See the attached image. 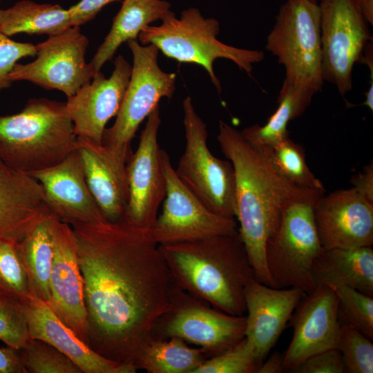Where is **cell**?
<instances>
[{
    "mask_svg": "<svg viewBox=\"0 0 373 373\" xmlns=\"http://www.w3.org/2000/svg\"><path fill=\"white\" fill-rule=\"evenodd\" d=\"M166 180L162 213L150 229L158 245L203 239L238 231L234 218L211 211L180 180L167 153L160 149Z\"/></svg>",
    "mask_w": 373,
    "mask_h": 373,
    "instance_id": "obj_12",
    "label": "cell"
},
{
    "mask_svg": "<svg viewBox=\"0 0 373 373\" xmlns=\"http://www.w3.org/2000/svg\"><path fill=\"white\" fill-rule=\"evenodd\" d=\"M284 372V353L278 351L273 352L265 358L256 373H280Z\"/></svg>",
    "mask_w": 373,
    "mask_h": 373,
    "instance_id": "obj_42",
    "label": "cell"
},
{
    "mask_svg": "<svg viewBox=\"0 0 373 373\" xmlns=\"http://www.w3.org/2000/svg\"><path fill=\"white\" fill-rule=\"evenodd\" d=\"M36 52V45L14 41L0 32V91L12 84L10 74L17 61L35 56Z\"/></svg>",
    "mask_w": 373,
    "mask_h": 373,
    "instance_id": "obj_37",
    "label": "cell"
},
{
    "mask_svg": "<svg viewBox=\"0 0 373 373\" xmlns=\"http://www.w3.org/2000/svg\"><path fill=\"white\" fill-rule=\"evenodd\" d=\"M161 124L160 106L147 117L135 152L130 155L126 171L128 199L124 219L142 229H151L166 195V180L160 156L157 134Z\"/></svg>",
    "mask_w": 373,
    "mask_h": 373,
    "instance_id": "obj_14",
    "label": "cell"
},
{
    "mask_svg": "<svg viewBox=\"0 0 373 373\" xmlns=\"http://www.w3.org/2000/svg\"><path fill=\"white\" fill-rule=\"evenodd\" d=\"M133 55L131 77L114 124L106 128L102 143L114 148H129L141 123L159 106L171 99L175 90L176 74L159 66V50L153 44L127 41Z\"/></svg>",
    "mask_w": 373,
    "mask_h": 373,
    "instance_id": "obj_10",
    "label": "cell"
},
{
    "mask_svg": "<svg viewBox=\"0 0 373 373\" xmlns=\"http://www.w3.org/2000/svg\"><path fill=\"white\" fill-rule=\"evenodd\" d=\"M88 186L104 218H124L128 199L126 164L130 148H114L77 137L76 147Z\"/></svg>",
    "mask_w": 373,
    "mask_h": 373,
    "instance_id": "obj_20",
    "label": "cell"
},
{
    "mask_svg": "<svg viewBox=\"0 0 373 373\" xmlns=\"http://www.w3.org/2000/svg\"><path fill=\"white\" fill-rule=\"evenodd\" d=\"M30 338L21 301L0 292V341L19 350Z\"/></svg>",
    "mask_w": 373,
    "mask_h": 373,
    "instance_id": "obj_36",
    "label": "cell"
},
{
    "mask_svg": "<svg viewBox=\"0 0 373 373\" xmlns=\"http://www.w3.org/2000/svg\"><path fill=\"white\" fill-rule=\"evenodd\" d=\"M337 298L341 325L356 329L373 339V297L347 286L330 287Z\"/></svg>",
    "mask_w": 373,
    "mask_h": 373,
    "instance_id": "obj_31",
    "label": "cell"
},
{
    "mask_svg": "<svg viewBox=\"0 0 373 373\" xmlns=\"http://www.w3.org/2000/svg\"><path fill=\"white\" fill-rule=\"evenodd\" d=\"M323 249L372 247L373 202L353 187L324 194L313 207Z\"/></svg>",
    "mask_w": 373,
    "mask_h": 373,
    "instance_id": "obj_16",
    "label": "cell"
},
{
    "mask_svg": "<svg viewBox=\"0 0 373 373\" xmlns=\"http://www.w3.org/2000/svg\"><path fill=\"white\" fill-rule=\"evenodd\" d=\"M159 249L178 287L227 314L246 313L245 289L255 276L238 231Z\"/></svg>",
    "mask_w": 373,
    "mask_h": 373,
    "instance_id": "obj_3",
    "label": "cell"
},
{
    "mask_svg": "<svg viewBox=\"0 0 373 373\" xmlns=\"http://www.w3.org/2000/svg\"><path fill=\"white\" fill-rule=\"evenodd\" d=\"M336 348L341 354L345 372H373V344L363 334L341 325Z\"/></svg>",
    "mask_w": 373,
    "mask_h": 373,
    "instance_id": "obj_35",
    "label": "cell"
},
{
    "mask_svg": "<svg viewBox=\"0 0 373 373\" xmlns=\"http://www.w3.org/2000/svg\"><path fill=\"white\" fill-rule=\"evenodd\" d=\"M262 362L245 337L223 352L207 358L193 373H256Z\"/></svg>",
    "mask_w": 373,
    "mask_h": 373,
    "instance_id": "obj_33",
    "label": "cell"
},
{
    "mask_svg": "<svg viewBox=\"0 0 373 373\" xmlns=\"http://www.w3.org/2000/svg\"><path fill=\"white\" fill-rule=\"evenodd\" d=\"M316 201H300L289 206L267 240L265 260L274 287H294L309 293L316 287L312 267L323 249L313 216Z\"/></svg>",
    "mask_w": 373,
    "mask_h": 373,
    "instance_id": "obj_8",
    "label": "cell"
},
{
    "mask_svg": "<svg viewBox=\"0 0 373 373\" xmlns=\"http://www.w3.org/2000/svg\"><path fill=\"white\" fill-rule=\"evenodd\" d=\"M119 0H81L69 8L71 25L80 27L93 19L106 5Z\"/></svg>",
    "mask_w": 373,
    "mask_h": 373,
    "instance_id": "obj_39",
    "label": "cell"
},
{
    "mask_svg": "<svg viewBox=\"0 0 373 373\" xmlns=\"http://www.w3.org/2000/svg\"><path fill=\"white\" fill-rule=\"evenodd\" d=\"M304 294L298 288L270 287L255 278L245 287V338L262 363L286 328Z\"/></svg>",
    "mask_w": 373,
    "mask_h": 373,
    "instance_id": "obj_21",
    "label": "cell"
},
{
    "mask_svg": "<svg viewBox=\"0 0 373 373\" xmlns=\"http://www.w3.org/2000/svg\"><path fill=\"white\" fill-rule=\"evenodd\" d=\"M358 7L369 24H373V0H356Z\"/></svg>",
    "mask_w": 373,
    "mask_h": 373,
    "instance_id": "obj_43",
    "label": "cell"
},
{
    "mask_svg": "<svg viewBox=\"0 0 373 373\" xmlns=\"http://www.w3.org/2000/svg\"><path fill=\"white\" fill-rule=\"evenodd\" d=\"M57 218L50 216L16 243L31 294L50 303V278L54 256V227Z\"/></svg>",
    "mask_w": 373,
    "mask_h": 373,
    "instance_id": "obj_26",
    "label": "cell"
},
{
    "mask_svg": "<svg viewBox=\"0 0 373 373\" xmlns=\"http://www.w3.org/2000/svg\"><path fill=\"white\" fill-rule=\"evenodd\" d=\"M51 215L39 182L0 159V240L17 243Z\"/></svg>",
    "mask_w": 373,
    "mask_h": 373,
    "instance_id": "obj_23",
    "label": "cell"
},
{
    "mask_svg": "<svg viewBox=\"0 0 373 373\" xmlns=\"http://www.w3.org/2000/svg\"><path fill=\"white\" fill-rule=\"evenodd\" d=\"M246 316L214 308L173 283L166 311L157 320L153 339L179 338L203 349L208 358L218 355L245 337Z\"/></svg>",
    "mask_w": 373,
    "mask_h": 373,
    "instance_id": "obj_9",
    "label": "cell"
},
{
    "mask_svg": "<svg viewBox=\"0 0 373 373\" xmlns=\"http://www.w3.org/2000/svg\"><path fill=\"white\" fill-rule=\"evenodd\" d=\"M70 27L68 10L58 4L23 0L10 8H0V32L9 37L19 33L49 37Z\"/></svg>",
    "mask_w": 373,
    "mask_h": 373,
    "instance_id": "obj_28",
    "label": "cell"
},
{
    "mask_svg": "<svg viewBox=\"0 0 373 373\" xmlns=\"http://www.w3.org/2000/svg\"><path fill=\"white\" fill-rule=\"evenodd\" d=\"M217 139L236 176V217L256 280L274 287L265 260L267 239L285 210L305 200H317L325 191L303 188L283 177L241 131L220 120Z\"/></svg>",
    "mask_w": 373,
    "mask_h": 373,
    "instance_id": "obj_2",
    "label": "cell"
},
{
    "mask_svg": "<svg viewBox=\"0 0 373 373\" xmlns=\"http://www.w3.org/2000/svg\"><path fill=\"white\" fill-rule=\"evenodd\" d=\"M71 227L84 280L88 345L135 367L168 309L173 285L159 245L150 229L124 218Z\"/></svg>",
    "mask_w": 373,
    "mask_h": 373,
    "instance_id": "obj_1",
    "label": "cell"
},
{
    "mask_svg": "<svg viewBox=\"0 0 373 373\" xmlns=\"http://www.w3.org/2000/svg\"><path fill=\"white\" fill-rule=\"evenodd\" d=\"M316 93L284 80L277 99L278 107L265 124L244 128V138L257 149L272 146L289 137V122L302 115Z\"/></svg>",
    "mask_w": 373,
    "mask_h": 373,
    "instance_id": "obj_27",
    "label": "cell"
},
{
    "mask_svg": "<svg viewBox=\"0 0 373 373\" xmlns=\"http://www.w3.org/2000/svg\"><path fill=\"white\" fill-rule=\"evenodd\" d=\"M50 291L52 309L88 345V314L76 239L71 226L58 219L54 227Z\"/></svg>",
    "mask_w": 373,
    "mask_h": 373,
    "instance_id": "obj_17",
    "label": "cell"
},
{
    "mask_svg": "<svg viewBox=\"0 0 373 373\" xmlns=\"http://www.w3.org/2000/svg\"><path fill=\"white\" fill-rule=\"evenodd\" d=\"M132 65L122 56L114 61V69L106 78L99 70L65 102L77 137L102 143L108 121L116 116L131 77Z\"/></svg>",
    "mask_w": 373,
    "mask_h": 373,
    "instance_id": "obj_18",
    "label": "cell"
},
{
    "mask_svg": "<svg viewBox=\"0 0 373 373\" xmlns=\"http://www.w3.org/2000/svg\"><path fill=\"white\" fill-rule=\"evenodd\" d=\"M161 21L159 26L149 25L142 30L138 36L142 45L153 44L169 58L202 66L219 93L221 84L213 69L216 59L232 61L251 74L253 65L265 58L262 50L236 48L219 41L218 21L204 18L196 8L184 10L180 18L171 11Z\"/></svg>",
    "mask_w": 373,
    "mask_h": 373,
    "instance_id": "obj_5",
    "label": "cell"
},
{
    "mask_svg": "<svg viewBox=\"0 0 373 373\" xmlns=\"http://www.w3.org/2000/svg\"><path fill=\"white\" fill-rule=\"evenodd\" d=\"M265 48L285 67V80L316 93L321 91L324 79L318 1L285 0Z\"/></svg>",
    "mask_w": 373,
    "mask_h": 373,
    "instance_id": "obj_6",
    "label": "cell"
},
{
    "mask_svg": "<svg viewBox=\"0 0 373 373\" xmlns=\"http://www.w3.org/2000/svg\"><path fill=\"white\" fill-rule=\"evenodd\" d=\"M352 187L371 202H373V161L365 165L361 171L353 175L350 180Z\"/></svg>",
    "mask_w": 373,
    "mask_h": 373,
    "instance_id": "obj_40",
    "label": "cell"
},
{
    "mask_svg": "<svg viewBox=\"0 0 373 373\" xmlns=\"http://www.w3.org/2000/svg\"><path fill=\"white\" fill-rule=\"evenodd\" d=\"M316 286H347L373 296L372 247L322 249L314 262Z\"/></svg>",
    "mask_w": 373,
    "mask_h": 373,
    "instance_id": "obj_24",
    "label": "cell"
},
{
    "mask_svg": "<svg viewBox=\"0 0 373 373\" xmlns=\"http://www.w3.org/2000/svg\"><path fill=\"white\" fill-rule=\"evenodd\" d=\"M171 12V3L165 0H124L109 32L90 62L95 72L113 58L123 43L136 39L144 27Z\"/></svg>",
    "mask_w": 373,
    "mask_h": 373,
    "instance_id": "obj_25",
    "label": "cell"
},
{
    "mask_svg": "<svg viewBox=\"0 0 373 373\" xmlns=\"http://www.w3.org/2000/svg\"><path fill=\"white\" fill-rule=\"evenodd\" d=\"M207 358L204 350L179 338L153 339L141 351L134 366L149 373H193Z\"/></svg>",
    "mask_w": 373,
    "mask_h": 373,
    "instance_id": "obj_29",
    "label": "cell"
},
{
    "mask_svg": "<svg viewBox=\"0 0 373 373\" xmlns=\"http://www.w3.org/2000/svg\"><path fill=\"white\" fill-rule=\"evenodd\" d=\"M258 150L291 182L303 188L325 191L322 182L307 166L305 149L289 137L272 146Z\"/></svg>",
    "mask_w": 373,
    "mask_h": 373,
    "instance_id": "obj_30",
    "label": "cell"
},
{
    "mask_svg": "<svg viewBox=\"0 0 373 373\" xmlns=\"http://www.w3.org/2000/svg\"><path fill=\"white\" fill-rule=\"evenodd\" d=\"M88 39L79 27L68 29L36 45V59L17 64L10 79L27 81L46 89H55L67 98L75 95L93 78L95 70L86 61Z\"/></svg>",
    "mask_w": 373,
    "mask_h": 373,
    "instance_id": "obj_13",
    "label": "cell"
},
{
    "mask_svg": "<svg viewBox=\"0 0 373 373\" xmlns=\"http://www.w3.org/2000/svg\"><path fill=\"white\" fill-rule=\"evenodd\" d=\"M76 140L65 102L33 98L20 112L0 115V159L27 173L59 163Z\"/></svg>",
    "mask_w": 373,
    "mask_h": 373,
    "instance_id": "obj_4",
    "label": "cell"
},
{
    "mask_svg": "<svg viewBox=\"0 0 373 373\" xmlns=\"http://www.w3.org/2000/svg\"><path fill=\"white\" fill-rule=\"evenodd\" d=\"M293 373H345L341 354L337 348L316 353L303 362Z\"/></svg>",
    "mask_w": 373,
    "mask_h": 373,
    "instance_id": "obj_38",
    "label": "cell"
},
{
    "mask_svg": "<svg viewBox=\"0 0 373 373\" xmlns=\"http://www.w3.org/2000/svg\"><path fill=\"white\" fill-rule=\"evenodd\" d=\"M186 145L175 169L186 186L213 212L236 217V176L229 160L215 157L207 144V126L190 97L182 104Z\"/></svg>",
    "mask_w": 373,
    "mask_h": 373,
    "instance_id": "obj_7",
    "label": "cell"
},
{
    "mask_svg": "<svg viewBox=\"0 0 373 373\" xmlns=\"http://www.w3.org/2000/svg\"><path fill=\"white\" fill-rule=\"evenodd\" d=\"M320 1L323 77L343 97L352 88L354 66L372 37L356 0Z\"/></svg>",
    "mask_w": 373,
    "mask_h": 373,
    "instance_id": "obj_11",
    "label": "cell"
},
{
    "mask_svg": "<svg viewBox=\"0 0 373 373\" xmlns=\"http://www.w3.org/2000/svg\"><path fill=\"white\" fill-rule=\"evenodd\" d=\"M0 373H27L17 350L0 347Z\"/></svg>",
    "mask_w": 373,
    "mask_h": 373,
    "instance_id": "obj_41",
    "label": "cell"
},
{
    "mask_svg": "<svg viewBox=\"0 0 373 373\" xmlns=\"http://www.w3.org/2000/svg\"><path fill=\"white\" fill-rule=\"evenodd\" d=\"M17 350L27 373H83L68 356L44 341L30 338Z\"/></svg>",
    "mask_w": 373,
    "mask_h": 373,
    "instance_id": "obj_32",
    "label": "cell"
},
{
    "mask_svg": "<svg viewBox=\"0 0 373 373\" xmlns=\"http://www.w3.org/2000/svg\"><path fill=\"white\" fill-rule=\"evenodd\" d=\"M30 337L44 341L68 356L83 373H135L132 365L111 361L93 350L60 318L50 305L30 294L22 301Z\"/></svg>",
    "mask_w": 373,
    "mask_h": 373,
    "instance_id": "obj_22",
    "label": "cell"
},
{
    "mask_svg": "<svg viewBox=\"0 0 373 373\" xmlns=\"http://www.w3.org/2000/svg\"><path fill=\"white\" fill-rule=\"evenodd\" d=\"M282 1H285V0H282ZM316 1H318V0H316Z\"/></svg>",
    "mask_w": 373,
    "mask_h": 373,
    "instance_id": "obj_44",
    "label": "cell"
},
{
    "mask_svg": "<svg viewBox=\"0 0 373 373\" xmlns=\"http://www.w3.org/2000/svg\"><path fill=\"white\" fill-rule=\"evenodd\" d=\"M289 322L293 335L284 352V372H292L309 356L336 348L341 325L334 291L320 285L305 293Z\"/></svg>",
    "mask_w": 373,
    "mask_h": 373,
    "instance_id": "obj_15",
    "label": "cell"
},
{
    "mask_svg": "<svg viewBox=\"0 0 373 373\" xmlns=\"http://www.w3.org/2000/svg\"><path fill=\"white\" fill-rule=\"evenodd\" d=\"M28 174L39 182L50 212L61 222L73 226L107 220L90 191L76 149L59 163Z\"/></svg>",
    "mask_w": 373,
    "mask_h": 373,
    "instance_id": "obj_19",
    "label": "cell"
},
{
    "mask_svg": "<svg viewBox=\"0 0 373 373\" xmlns=\"http://www.w3.org/2000/svg\"><path fill=\"white\" fill-rule=\"evenodd\" d=\"M0 292L22 301L31 294L16 242L0 240Z\"/></svg>",
    "mask_w": 373,
    "mask_h": 373,
    "instance_id": "obj_34",
    "label": "cell"
}]
</instances>
